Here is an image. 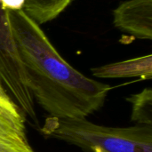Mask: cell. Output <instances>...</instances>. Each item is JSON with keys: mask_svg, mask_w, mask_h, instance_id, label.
<instances>
[{"mask_svg": "<svg viewBox=\"0 0 152 152\" xmlns=\"http://www.w3.org/2000/svg\"><path fill=\"white\" fill-rule=\"evenodd\" d=\"M131 104V120L135 125L152 126V90L147 87L126 98Z\"/></svg>", "mask_w": 152, "mask_h": 152, "instance_id": "ba28073f", "label": "cell"}, {"mask_svg": "<svg viewBox=\"0 0 152 152\" xmlns=\"http://www.w3.org/2000/svg\"><path fill=\"white\" fill-rule=\"evenodd\" d=\"M115 27L139 39H152V0H126L113 10Z\"/></svg>", "mask_w": 152, "mask_h": 152, "instance_id": "5b68a950", "label": "cell"}, {"mask_svg": "<svg viewBox=\"0 0 152 152\" xmlns=\"http://www.w3.org/2000/svg\"><path fill=\"white\" fill-rule=\"evenodd\" d=\"M0 95L1 96H8L9 95L7 91L5 90V88L4 87V86H3L1 81H0Z\"/></svg>", "mask_w": 152, "mask_h": 152, "instance_id": "30bf717a", "label": "cell"}, {"mask_svg": "<svg viewBox=\"0 0 152 152\" xmlns=\"http://www.w3.org/2000/svg\"><path fill=\"white\" fill-rule=\"evenodd\" d=\"M72 0H27L23 12L38 25L54 20Z\"/></svg>", "mask_w": 152, "mask_h": 152, "instance_id": "52a82bcc", "label": "cell"}, {"mask_svg": "<svg viewBox=\"0 0 152 152\" xmlns=\"http://www.w3.org/2000/svg\"><path fill=\"white\" fill-rule=\"evenodd\" d=\"M47 138L64 142L83 152H152V126L111 127L86 118L49 117L40 127Z\"/></svg>", "mask_w": 152, "mask_h": 152, "instance_id": "7a4b0ae2", "label": "cell"}, {"mask_svg": "<svg viewBox=\"0 0 152 152\" xmlns=\"http://www.w3.org/2000/svg\"><path fill=\"white\" fill-rule=\"evenodd\" d=\"M0 81L26 116L37 124L35 101L28 87L24 65L16 49L7 11L0 2Z\"/></svg>", "mask_w": 152, "mask_h": 152, "instance_id": "3957f363", "label": "cell"}, {"mask_svg": "<svg viewBox=\"0 0 152 152\" xmlns=\"http://www.w3.org/2000/svg\"><path fill=\"white\" fill-rule=\"evenodd\" d=\"M91 72L93 76L99 78L138 77L150 80L152 78V55L148 54L93 68Z\"/></svg>", "mask_w": 152, "mask_h": 152, "instance_id": "8992f818", "label": "cell"}, {"mask_svg": "<svg viewBox=\"0 0 152 152\" xmlns=\"http://www.w3.org/2000/svg\"><path fill=\"white\" fill-rule=\"evenodd\" d=\"M7 13L28 87L49 117L86 118L100 110L112 87L87 77L69 65L40 25L22 10H9Z\"/></svg>", "mask_w": 152, "mask_h": 152, "instance_id": "6da1fadb", "label": "cell"}, {"mask_svg": "<svg viewBox=\"0 0 152 152\" xmlns=\"http://www.w3.org/2000/svg\"><path fill=\"white\" fill-rule=\"evenodd\" d=\"M0 152H36L28 138L26 115L9 95H0Z\"/></svg>", "mask_w": 152, "mask_h": 152, "instance_id": "277c9868", "label": "cell"}, {"mask_svg": "<svg viewBox=\"0 0 152 152\" xmlns=\"http://www.w3.org/2000/svg\"><path fill=\"white\" fill-rule=\"evenodd\" d=\"M27 0H0L3 8L5 11L23 10Z\"/></svg>", "mask_w": 152, "mask_h": 152, "instance_id": "9c48e42d", "label": "cell"}]
</instances>
